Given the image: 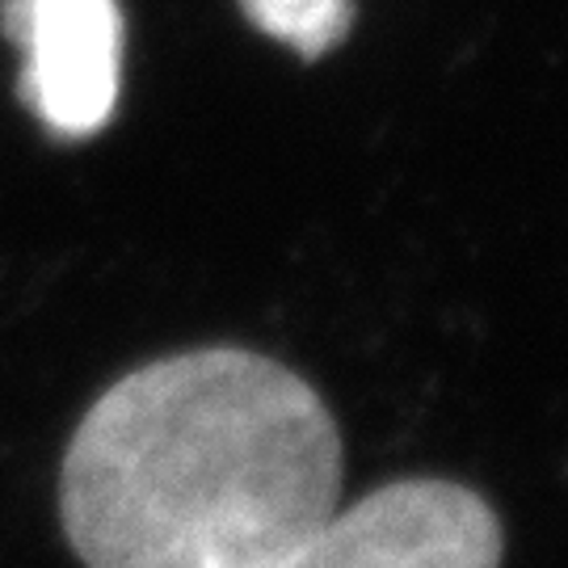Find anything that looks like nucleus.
Segmentation results:
<instances>
[{
  "label": "nucleus",
  "mask_w": 568,
  "mask_h": 568,
  "mask_svg": "<svg viewBox=\"0 0 568 568\" xmlns=\"http://www.w3.org/2000/svg\"><path fill=\"white\" fill-rule=\"evenodd\" d=\"M342 476L316 387L220 345L140 366L84 413L60 514L84 568H278L337 514Z\"/></svg>",
  "instance_id": "obj_1"
},
{
  "label": "nucleus",
  "mask_w": 568,
  "mask_h": 568,
  "mask_svg": "<svg viewBox=\"0 0 568 568\" xmlns=\"http://www.w3.org/2000/svg\"><path fill=\"white\" fill-rule=\"evenodd\" d=\"M278 568H501V523L464 485L400 480L337 509Z\"/></svg>",
  "instance_id": "obj_2"
},
{
  "label": "nucleus",
  "mask_w": 568,
  "mask_h": 568,
  "mask_svg": "<svg viewBox=\"0 0 568 568\" xmlns=\"http://www.w3.org/2000/svg\"><path fill=\"white\" fill-rule=\"evenodd\" d=\"M21 51V102L60 140L98 135L119 105L122 13L114 0H0Z\"/></svg>",
  "instance_id": "obj_3"
},
{
  "label": "nucleus",
  "mask_w": 568,
  "mask_h": 568,
  "mask_svg": "<svg viewBox=\"0 0 568 568\" xmlns=\"http://www.w3.org/2000/svg\"><path fill=\"white\" fill-rule=\"evenodd\" d=\"M241 9L262 34L300 51L304 60H321L333 51L354 21L349 0H241Z\"/></svg>",
  "instance_id": "obj_4"
}]
</instances>
